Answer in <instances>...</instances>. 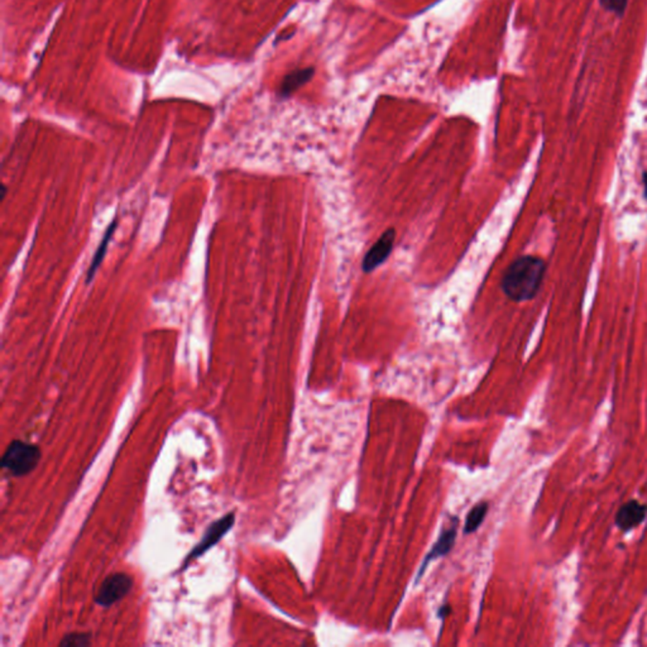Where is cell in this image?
<instances>
[{
  "label": "cell",
  "instance_id": "3",
  "mask_svg": "<svg viewBox=\"0 0 647 647\" xmlns=\"http://www.w3.org/2000/svg\"><path fill=\"white\" fill-rule=\"evenodd\" d=\"M234 523H235L234 512H229L228 515L213 522L205 531L203 539L200 540L198 545L195 546L194 550L186 557L184 562V569L189 566V564L195 562L198 557H203L205 552H209L211 547H214L233 528Z\"/></svg>",
  "mask_w": 647,
  "mask_h": 647
},
{
  "label": "cell",
  "instance_id": "8",
  "mask_svg": "<svg viewBox=\"0 0 647 647\" xmlns=\"http://www.w3.org/2000/svg\"><path fill=\"white\" fill-rule=\"evenodd\" d=\"M117 219L112 222V224L109 225L107 232L104 234V238H102V243L100 246L97 248L96 251L95 256L93 258V262L90 264V268L88 271V276H86V282L90 283L93 281V278L95 276L96 271L99 270L100 264H102V259L105 257V253L108 251V244L112 240V237L114 235L115 229H117Z\"/></svg>",
  "mask_w": 647,
  "mask_h": 647
},
{
  "label": "cell",
  "instance_id": "12",
  "mask_svg": "<svg viewBox=\"0 0 647 647\" xmlns=\"http://www.w3.org/2000/svg\"><path fill=\"white\" fill-rule=\"evenodd\" d=\"M600 4L607 12L622 17L627 9L629 0H600Z\"/></svg>",
  "mask_w": 647,
  "mask_h": 647
},
{
  "label": "cell",
  "instance_id": "10",
  "mask_svg": "<svg viewBox=\"0 0 647 647\" xmlns=\"http://www.w3.org/2000/svg\"><path fill=\"white\" fill-rule=\"evenodd\" d=\"M488 509H489L488 504L482 502L470 509V512L468 514L467 520H465V525H464V533H472L480 528L482 522L485 521Z\"/></svg>",
  "mask_w": 647,
  "mask_h": 647
},
{
  "label": "cell",
  "instance_id": "6",
  "mask_svg": "<svg viewBox=\"0 0 647 647\" xmlns=\"http://www.w3.org/2000/svg\"><path fill=\"white\" fill-rule=\"evenodd\" d=\"M456 518H454V522L450 525L449 528H444L440 536H439L438 541L434 544L432 546V550L430 552L426 555L425 560L422 563V566L419 571V576H417V579L420 576L424 574L426 568H427V564L432 563V560L438 559V557H445L446 554H449L453 549V546L456 544Z\"/></svg>",
  "mask_w": 647,
  "mask_h": 647
},
{
  "label": "cell",
  "instance_id": "1",
  "mask_svg": "<svg viewBox=\"0 0 647 647\" xmlns=\"http://www.w3.org/2000/svg\"><path fill=\"white\" fill-rule=\"evenodd\" d=\"M545 272L544 259L533 256L517 258L504 272L501 287L509 300L516 302L533 300L539 292Z\"/></svg>",
  "mask_w": 647,
  "mask_h": 647
},
{
  "label": "cell",
  "instance_id": "2",
  "mask_svg": "<svg viewBox=\"0 0 647 647\" xmlns=\"http://www.w3.org/2000/svg\"><path fill=\"white\" fill-rule=\"evenodd\" d=\"M41 461V449L35 444L13 440L1 456L0 465L14 477H23L33 472Z\"/></svg>",
  "mask_w": 647,
  "mask_h": 647
},
{
  "label": "cell",
  "instance_id": "11",
  "mask_svg": "<svg viewBox=\"0 0 647 647\" xmlns=\"http://www.w3.org/2000/svg\"><path fill=\"white\" fill-rule=\"evenodd\" d=\"M91 643V635L88 632H71L64 636L60 641V646L86 647Z\"/></svg>",
  "mask_w": 647,
  "mask_h": 647
},
{
  "label": "cell",
  "instance_id": "9",
  "mask_svg": "<svg viewBox=\"0 0 647 647\" xmlns=\"http://www.w3.org/2000/svg\"><path fill=\"white\" fill-rule=\"evenodd\" d=\"M314 76V69L312 67H306L301 70L291 72L287 75V78L283 80V84L281 86V95H291L295 90H297L300 86L306 84L310 78Z\"/></svg>",
  "mask_w": 647,
  "mask_h": 647
},
{
  "label": "cell",
  "instance_id": "4",
  "mask_svg": "<svg viewBox=\"0 0 647 647\" xmlns=\"http://www.w3.org/2000/svg\"><path fill=\"white\" fill-rule=\"evenodd\" d=\"M133 579L126 573H114L102 581L95 595L96 605L108 608L131 592Z\"/></svg>",
  "mask_w": 647,
  "mask_h": 647
},
{
  "label": "cell",
  "instance_id": "5",
  "mask_svg": "<svg viewBox=\"0 0 647 647\" xmlns=\"http://www.w3.org/2000/svg\"><path fill=\"white\" fill-rule=\"evenodd\" d=\"M395 229H388V230H386L382 234V237L373 244V247L368 251L366 257L363 259L362 267H363L364 272H372V271L376 270L378 266H381L384 262H386V259L388 258L391 252H392V248L395 244Z\"/></svg>",
  "mask_w": 647,
  "mask_h": 647
},
{
  "label": "cell",
  "instance_id": "13",
  "mask_svg": "<svg viewBox=\"0 0 647 647\" xmlns=\"http://www.w3.org/2000/svg\"><path fill=\"white\" fill-rule=\"evenodd\" d=\"M642 181H643V187H645V198H647V172H643Z\"/></svg>",
  "mask_w": 647,
  "mask_h": 647
},
{
  "label": "cell",
  "instance_id": "7",
  "mask_svg": "<svg viewBox=\"0 0 647 647\" xmlns=\"http://www.w3.org/2000/svg\"><path fill=\"white\" fill-rule=\"evenodd\" d=\"M647 515V507L645 504H640L639 501H629L618 509L616 515V523L618 528L624 531H629L637 528Z\"/></svg>",
  "mask_w": 647,
  "mask_h": 647
}]
</instances>
